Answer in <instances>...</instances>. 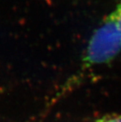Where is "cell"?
<instances>
[{
	"label": "cell",
	"instance_id": "cell-3",
	"mask_svg": "<svg viewBox=\"0 0 121 122\" xmlns=\"http://www.w3.org/2000/svg\"><path fill=\"white\" fill-rule=\"evenodd\" d=\"M96 122H121V116L113 115L102 117Z\"/></svg>",
	"mask_w": 121,
	"mask_h": 122
},
{
	"label": "cell",
	"instance_id": "cell-1",
	"mask_svg": "<svg viewBox=\"0 0 121 122\" xmlns=\"http://www.w3.org/2000/svg\"><path fill=\"white\" fill-rule=\"evenodd\" d=\"M121 52V31L112 14L92 35L85 53L84 61L97 66L113 60Z\"/></svg>",
	"mask_w": 121,
	"mask_h": 122
},
{
	"label": "cell",
	"instance_id": "cell-2",
	"mask_svg": "<svg viewBox=\"0 0 121 122\" xmlns=\"http://www.w3.org/2000/svg\"><path fill=\"white\" fill-rule=\"evenodd\" d=\"M112 14L113 17L115 18L116 21L118 26H119L120 29L121 31V2H120V4L118 5L116 9V10Z\"/></svg>",
	"mask_w": 121,
	"mask_h": 122
}]
</instances>
